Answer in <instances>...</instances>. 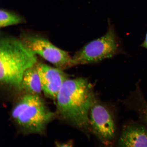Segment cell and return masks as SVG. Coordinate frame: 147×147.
Returning a JSON list of instances; mask_svg holds the SVG:
<instances>
[{
  "label": "cell",
  "instance_id": "4",
  "mask_svg": "<svg viewBox=\"0 0 147 147\" xmlns=\"http://www.w3.org/2000/svg\"><path fill=\"white\" fill-rule=\"evenodd\" d=\"M119 45L114 29L110 27L103 36L90 42L72 57L73 66L93 64L117 54Z\"/></svg>",
  "mask_w": 147,
  "mask_h": 147
},
{
  "label": "cell",
  "instance_id": "2",
  "mask_svg": "<svg viewBox=\"0 0 147 147\" xmlns=\"http://www.w3.org/2000/svg\"><path fill=\"white\" fill-rule=\"evenodd\" d=\"M36 55L19 38L1 36L0 81L3 85L20 89L26 71L38 63Z\"/></svg>",
  "mask_w": 147,
  "mask_h": 147
},
{
  "label": "cell",
  "instance_id": "7",
  "mask_svg": "<svg viewBox=\"0 0 147 147\" xmlns=\"http://www.w3.org/2000/svg\"><path fill=\"white\" fill-rule=\"evenodd\" d=\"M41 80L42 92L49 98L56 100L64 82L69 78L63 70L42 63L36 64Z\"/></svg>",
  "mask_w": 147,
  "mask_h": 147
},
{
  "label": "cell",
  "instance_id": "3",
  "mask_svg": "<svg viewBox=\"0 0 147 147\" xmlns=\"http://www.w3.org/2000/svg\"><path fill=\"white\" fill-rule=\"evenodd\" d=\"M12 117L20 129L27 134H42L54 117L38 95L24 96L15 106Z\"/></svg>",
  "mask_w": 147,
  "mask_h": 147
},
{
  "label": "cell",
  "instance_id": "5",
  "mask_svg": "<svg viewBox=\"0 0 147 147\" xmlns=\"http://www.w3.org/2000/svg\"><path fill=\"white\" fill-rule=\"evenodd\" d=\"M20 38L35 54L39 55L55 67L63 70L73 67L72 57L69 53L53 45L45 36L38 33L24 32Z\"/></svg>",
  "mask_w": 147,
  "mask_h": 147
},
{
  "label": "cell",
  "instance_id": "6",
  "mask_svg": "<svg viewBox=\"0 0 147 147\" xmlns=\"http://www.w3.org/2000/svg\"><path fill=\"white\" fill-rule=\"evenodd\" d=\"M91 132L106 146L113 144L117 128L113 113L106 105L95 99L89 112Z\"/></svg>",
  "mask_w": 147,
  "mask_h": 147
},
{
  "label": "cell",
  "instance_id": "1",
  "mask_svg": "<svg viewBox=\"0 0 147 147\" xmlns=\"http://www.w3.org/2000/svg\"><path fill=\"white\" fill-rule=\"evenodd\" d=\"M96 98L87 78L67 79L56 99L57 114L62 120L89 136L90 109Z\"/></svg>",
  "mask_w": 147,
  "mask_h": 147
},
{
  "label": "cell",
  "instance_id": "12",
  "mask_svg": "<svg viewBox=\"0 0 147 147\" xmlns=\"http://www.w3.org/2000/svg\"><path fill=\"white\" fill-rule=\"evenodd\" d=\"M57 146L60 147H70L73 146V143L71 141L64 143H57Z\"/></svg>",
  "mask_w": 147,
  "mask_h": 147
},
{
  "label": "cell",
  "instance_id": "13",
  "mask_svg": "<svg viewBox=\"0 0 147 147\" xmlns=\"http://www.w3.org/2000/svg\"><path fill=\"white\" fill-rule=\"evenodd\" d=\"M142 46L143 47H144L145 48L147 49V32L146 34V38L144 42L142 43Z\"/></svg>",
  "mask_w": 147,
  "mask_h": 147
},
{
  "label": "cell",
  "instance_id": "9",
  "mask_svg": "<svg viewBox=\"0 0 147 147\" xmlns=\"http://www.w3.org/2000/svg\"><path fill=\"white\" fill-rule=\"evenodd\" d=\"M122 102L127 109L135 112L140 122L147 126V100L139 83Z\"/></svg>",
  "mask_w": 147,
  "mask_h": 147
},
{
  "label": "cell",
  "instance_id": "11",
  "mask_svg": "<svg viewBox=\"0 0 147 147\" xmlns=\"http://www.w3.org/2000/svg\"><path fill=\"white\" fill-rule=\"evenodd\" d=\"M22 16L12 11L1 9L0 10V27L4 28L25 23Z\"/></svg>",
  "mask_w": 147,
  "mask_h": 147
},
{
  "label": "cell",
  "instance_id": "10",
  "mask_svg": "<svg viewBox=\"0 0 147 147\" xmlns=\"http://www.w3.org/2000/svg\"><path fill=\"white\" fill-rule=\"evenodd\" d=\"M36 64L25 71L22 80L20 90H23L28 94L39 95L42 92Z\"/></svg>",
  "mask_w": 147,
  "mask_h": 147
},
{
  "label": "cell",
  "instance_id": "8",
  "mask_svg": "<svg viewBox=\"0 0 147 147\" xmlns=\"http://www.w3.org/2000/svg\"><path fill=\"white\" fill-rule=\"evenodd\" d=\"M117 144L121 147H147V126L142 122H134L126 125Z\"/></svg>",
  "mask_w": 147,
  "mask_h": 147
}]
</instances>
